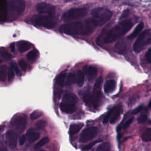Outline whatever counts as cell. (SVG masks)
I'll return each mask as SVG.
<instances>
[{"instance_id":"obj_1","label":"cell","mask_w":151,"mask_h":151,"mask_svg":"<svg viewBox=\"0 0 151 151\" xmlns=\"http://www.w3.org/2000/svg\"><path fill=\"white\" fill-rule=\"evenodd\" d=\"M61 30L64 34L70 35H87L93 32V28L88 21L84 22L77 21L63 25Z\"/></svg>"},{"instance_id":"obj_2","label":"cell","mask_w":151,"mask_h":151,"mask_svg":"<svg viewBox=\"0 0 151 151\" xmlns=\"http://www.w3.org/2000/svg\"><path fill=\"white\" fill-rule=\"evenodd\" d=\"M133 24L130 20H124L109 31L104 38L105 43H111L116 40L119 37L127 32L132 27Z\"/></svg>"},{"instance_id":"obj_3","label":"cell","mask_w":151,"mask_h":151,"mask_svg":"<svg viewBox=\"0 0 151 151\" xmlns=\"http://www.w3.org/2000/svg\"><path fill=\"white\" fill-rule=\"evenodd\" d=\"M91 22L96 27H100L108 22L112 17V12L107 8L98 7L91 11Z\"/></svg>"},{"instance_id":"obj_4","label":"cell","mask_w":151,"mask_h":151,"mask_svg":"<svg viewBox=\"0 0 151 151\" xmlns=\"http://www.w3.org/2000/svg\"><path fill=\"white\" fill-rule=\"evenodd\" d=\"M25 9L24 0H9L7 5L6 19L12 21L23 13Z\"/></svg>"},{"instance_id":"obj_5","label":"cell","mask_w":151,"mask_h":151,"mask_svg":"<svg viewBox=\"0 0 151 151\" xmlns=\"http://www.w3.org/2000/svg\"><path fill=\"white\" fill-rule=\"evenodd\" d=\"M151 44V31L146 29L142 32L133 45V51L136 52H140L146 45Z\"/></svg>"},{"instance_id":"obj_6","label":"cell","mask_w":151,"mask_h":151,"mask_svg":"<svg viewBox=\"0 0 151 151\" xmlns=\"http://www.w3.org/2000/svg\"><path fill=\"white\" fill-rule=\"evenodd\" d=\"M32 21L35 24L48 29L53 28L57 24V19L52 15H35L32 17Z\"/></svg>"},{"instance_id":"obj_7","label":"cell","mask_w":151,"mask_h":151,"mask_svg":"<svg viewBox=\"0 0 151 151\" xmlns=\"http://www.w3.org/2000/svg\"><path fill=\"white\" fill-rule=\"evenodd\" d=\"M87 11L84 8H74L66 11L63 15V19L64 21H70L81 19L84 17Z\"/></svg>"},{"instance_id":"obj_8","label":"cell","mask_w":151,"mask_h":151,"mask_svg":"<svg viewBox=\"0 0 151 151\" xmlns=\"http://www.w3.org/2000/svg\"><path fill=\"white\" fill-rule=\"evenodd\" d=\"M102 82H103V78L101 77H100L97 79L94 85L93 91L91 94V104L95 109H96L98 107L99 103L101 99V93L100 89H101Z\"/></svg>"},{"instance_id":"obj_9","label":"cell","mask_w":151,"mask_h":151,"mask_svg":"<svg viewBox=\"0 0 151 151\" xmlns=\"http://www.w3.org/2000/svg\"><path fill=\"white\" fill-rule=\"evenodd\" d=\"M27 116L25 114H21L14 117L11 120V124L19 133H21L24 130L27 124Z\"/></svg>"},{"instance_id":"obj_10","label":"cell","mask_w":151,"mask_h":151,"mask_svg":"<svg viewBox=\"0 0 151 151\" xmlns=\"http://www.w3.org/2000/svg\"><path fill=\"white\" fill-rule=\"evenodd\" d=\"M98 133V129L96 127H87L83 130L80 134L79 141L81 143H85L94 138Z\"/></svg>"},{"instance_id":"obj_11","label":"cell","mask_w":151,"mask_h":151,"mask_svg":"<svg viewBox=\"0 0 151 151\" xmlns=\"http://www.w3.org/2000/svg\"><path fill=\"white\" fill-rule=\"evenodd\" d=\"M37 9L38 12L41 14L53 15L55 12V8L53 5L45 2L38 4Z\"/></svg>"},{"instance_id":"obj_12","label":"cell","mask_w":151,"mask_h":151,"mask_svg":"<svg viewBox=\"0 0 151 151\" xmlns=\"http://www.w3.org/2000/svg\"><path fill=\"white\" fill-rule=\"evenodd\" d=\"M5 136L8 146L11 149L16 147L17 143V134L15 132L12 130H9L6 133Z\"/></svg>"},{"instance_id":"obj_13","label":"cell","mask_w":151,"mask_h":151,"mask_svg":"<svg viewBox=\"0 0 151 151\" xmlns=\"http://www.w3.org/2000/svg\"><path fill=\"white\" fill-rule=\"evenodd\" d=\"M60 109L61 111L67 114H71L74 113L76 110V107L74 103L64 101L60 103Z\"/></svg>"},{"instance_id":"obj_14","label":"cell","mask_w":151,"mask_h":151,"mask_svg":"<svg viewBox=\"0 0 151 151\" xmlns=\"http://www.w3.org/2000/svg\"><path fill=\"white\" fill-rule=\"evenodd\" d=\"M122 109L121 106H117L113 108V111L111 117L110 119V123L111 124H114L119 119L120 114L122 113Z\"/></svg>"},{"instance_id":"obj_15","label":"cell","mask_w":151,"mask_h":151,"mask_svg":"<svg viewBox=\"0 0 151 151\" xmlns=\"http://www.w3.org/2000/svg\"><path fill=\"white\" fill-rule=\"evenodd\" d=\"M86 73L87 79L89 81H92L97 75V68L93 65H90L88 67H86Z\"/></svg>"},{"instance_id":"obj_16","label":"cell","mask_w":151,"mask_h":151,"mask_svg":"<svg viewBox=\"0 0 151 151\" xmlns=\"http://www.w3.org/2000/svg\"><path fill=\"white\" fill-rule=\"evenodd\" d=\"M62 100L64 102H68L75 104L77 101L78 98L74 93L67 91L63 94Z\"/></svg>"},{"instance_id":"obj_17","label":"cell","mask_w":151,"mask_h":151,"mask_svg":"<svg viewBox=\"0 0 151 151\" xmlns=\"http://www.w3.org/2000/svg\"><path fill=\"white\" fill-rule=\"evenodd\" d=\"M116 87V83L114 80H107L104 84V91L106 93H110L113 92Z\"/></svg>"},{"instance_id":"obj_18","label":"cell","mask_w":151,"mask_h":151,"mask_svg":"<svg viewBox=\"0 0 151 151\" xmlns=\"http://www.w3.org/2000/svg\"><path fill=\"white\" fill-rule=\"evenodd\" d=\"M27 135L28 136L29 142L30 143H34L35 141H37L39 139L40 134L38 132H34V130L32 128H31L28 130L27 133Z\"/></svg>"},{"instance_id":"obj_19","label":"cell","mask_w":151,"mask_h":151,"mask_svg":"<svg viewBox=\"0 0 151 151\" xmlns=\"http://www.w3.org/2000/svg\"><path fill=\"white\" fill-rule=\"evenodd\" d=\"M84 124L83 123H73L70 126L69 128V134L71 136L76 134L83 127Z\"/></svg>"},{"instance_id":"obj_20","label":"cell","mask_w":151,"mask_h":151,"mask_svg":"<svg viewBox=\"0 0 151 151\" xmlns=\"http://www.w3.org/2000/svg\"><path fill=\"white\" fill-rule=\"evenodd\" d=\"M18 48L20 52H24L31 48V44L29 42L25 41H20L17 43Z\"/></svg>"},{"instance_id":"obj_21","label":"cell","mask_w":151,"mask_h":151,"mask_svg":"<svg viewBox=\"0 0 151 151\" xmlns=\"http://www.w3.org/2000/svg\"><path fill=\"white\" fill-rule=\"evenodd\" d=\"M143 26H144V25H143V22L139 23V24L136 26V27L134 28V29L133 31L132 32V34L129 35L128 38L132 40V39L136 37H137V36L139 35V34L141 32V31L142 30V29H143Z\"/></svg>"},{"instance_id":"obj_22","label":"cell","mask_w":151,"mask_h":151,"mask_svg":"<svg viewBox=\"0 0 151 151\" xmlns=\"http://www.w3.org/2000/svg\"><path fill=\"white\" fill-rule=\"evenodd\" d=\"M114 50L118 53H123L126 50V44L123 41L117 42L114 45Z\"/></svg>"},{"instance_id":"obj_23","label":"cell","mask_w":151,"mask_h":151,"mask_svg":"<svg viewBox=\"0 0 151 151\" xmlns=\"http://www.w3.org/2000/svg\"><path fill=\"white\" fill-rule=\"evenodd\" d=\"M84 82V75L81 70H78L76 74V83L78 87H82Z\"/></svg>"},{"instance_id":"obj_24","label":"cell","mask_w":151,"mask_h":151,"mask_svg":"<svg viewBox=\"0 0 151 151\" xmlns=\"http://www.w3.org/2000/svg\"><path fill=\"white\" fill-rule=\"evenodd\" d=\"M67 77V73L66 71H63L61 73H60L57 78H56V81L58 85H60L61 87H63L65 83V80H66Z\"/></svg>"},{"instance_id":"obj_25","label":"cell","mask_w":151,"mask_h":151,"mask_svg":"<svg viewBox=\"0 0 151 151\" xmlns=\"http://www.w3.org/2000/svg\"><path fill=\"white\" fill-rule=\"evenodd\" d=\"M76 82V75L74 73H70L67 75L65 84L67 86H70L74 84Z\"/></svg>"},{"instance_id":"obj_26","label":"cell","mask_w":151,"mask_h":151,"mask_svg":"<svg viewBox=\"0 0 151 151\" xmlns=\"http://www.w3.org/2000/svg\"><path fill=\"white\" fill-rule=\"evenodd\" d=\"M142 140L145 142H150L151 141V128L146 129L144 130L141 135Z\"/></svg>"},{"instance_id":"obj_27","label":"cell","mask_w":151,"mask_h":151,"mask_svg":"<svg viewBox=\"0 0 151 151\" xmlns=\"http://www.w3.org/2000/svg\"><path fill=\"white\" fill-rule=\"evenodd\" d=\"M1 16L2 19H3V17L5 19H6V13H7V5L6 3V0H1Z\"/></svg>"},{"instance_id":"obj_28","label":"cell","mask_w":151,"mask_h":151,"mask_svg":"<svg viewBox=\"0 0 151 151\" xmlns=\"http://www.w3.org/2000/svg\"><path fill=\"white\" fill-rule=\"evenodd\" d=\"M6 77V67L5 65H2L0 67V80L4 81Z\"/></svg>"},{"instance_id":"obj_29","label":"cell","mask_w":151,"mask_h":151,"mask_svg":"<svg viewBox=\"0 0 151 151\" xmlns=\"http://www.w3.org/2000/svg\"><path fill=\"white\" fill-rule=\"evenodd\" d=\"M48 141H49V139L48 137H44L35 145L34 148L37 149V148L41 147L43 146L44 145H45L46 143H47L48 142Z\"/></svg>"},{"instance_id":"obj_30","label":"cell","mask_w":151,"mask_h":151,"mask_svg":"<svg viewBox=\"0 0 151 151\" xmlns=\"http://www.w3.org/2000/svg\"><path fill=\"white\" fill-rule=\"evenodd\" d=\"M96 150L99 151H106L110 150V144L107 142H104L101 143V145H99L96 149Z\"/></svg>"},{"instance_id":"obj_31","label":"cell","mask_w":151,"mask_h":151,"mask_svg":"<svg viewBox=\"0 0 151 151\" xmlns=\"http://www.w3.org/2000/svg\"><path fill=\"white\" fill-rule=\"evenodd\" d=\"M83 101L84 102L88 105L91 104V94L89 91H87L86 92L84 93L83 94Z\"/></svg>"},{"instance_id":"obj_32","label":"cell","mask_w":151,"mask_h":151,"mask_svg":"<svg viewBox=\"0 0 151 151\" xmlns=\"http://www.w3.org/2000/svg\"><path fill=\"white\" fill-rule=\"evenodd\" d=\"M42 113L40 111L35 110V111H32L31 113V114H30V118L32 120H34L38 119L39 117H40L42 116Z\"/></svg>"},{"instance_id":"obj_33","label":"cell","mask_w":151,"mask_h":151,"mask_svg":"<svg viewBox=\"0 0 151 151\" xmlns=\"http://www.w3.org/2000/svg\"><path fill=\"white\" fill-rule=\"evenodd\" d=\"M37 56V52L35 50H32L29 51L27 54V58L28 60L30 61H33L34 60Z\"/></svg>"},{"instance_id":"obj_34","label":"cell","mask_w":151,"mask_h":151,"mask_svg":"<svg viewBox=\"0 0 151 151\" xmlns=\"http://www.w3.org/2000/svg\"><path fill=\"white\" fill-rule=\"evenodd\" d=\"M14 70L12 67H9L8 69V80L11 81L14 78Z\"/></svg>"},{"instance_id":"obj_35","label":"cell","mask_w":151,"mask_h":151,"mask_svg":"<svg viewBox=\"0 0 151 151\" xmlns=\"http://www.w3.org/2000/svg\"><path fill=\"white\" fill-rule=\"evenodd\" d=\"M47 123L44 120H39L36 122L35 126L38 129H42L46 126Z\"/></svg>"},{"instance_id":"obj_36","label":"cell","mask_w":151,"mask_h":151,"mask_svg":"<svg viewBox=\"0 0 151 151\" xmlns=\"http://www.w3.org/2000/svg\"><path fill=\"white\" fill-rule=\"evenodd\" d=\"M101 142V140H95L94 142H93L91 143H90L89 144L86 145L84 148L83 149V150H90V149H91L95 145H96L97 143H99Z\"/></svg>"},{"instance_id":"obj_37","label":"cell","mask_w":151,"mask_h":151,"mask_svg":"<svg viewBox=\"0 0 151 151\" xmlns=\"http://www.w3.org/2000/svg\"><path fill=\"white\" fill-rule=\"evenodd\" d=\"M11 67L13 68V70H14L15 73L17 74V76H20L21 75V71H20L19 68L18 67L17 65L16 64V63H15V62H12V63H11Z\"/></svg>"},{"instance_id":"obj_38","label":"cell","mask_w":151,"mask_h":151,"mask_svg":"<svg viewBox=\"0 0 151 151\" xmlns=\"http://www.w3.org/2000/svg\"><path fill=\"white\" fill-rule=\"evenodd\" d=\"M18 64L19 65V67H21V68L24 70V71H25L27 69V67H28V65L27 64V63L22 59L19 60L18 61Z\"/></svg>"},{"instance_id":"obj_39","label":"cell","mask_w":151,"mask_h":151,"mask_svg":"<svg viewBox=\"0 0 151 151\" xmlns=\"http://www.w3.org/2000/svg\"><path fill=\"white\" fill-rule=\"evenodd\" d=\"M1 57L4 60H9L12 58V55L7 51H3L1 53Z\"/></svg>"},{"instance_id":"obj_40","label":"cell","mask_w":151,"mask_h":151,"mask_svg":"<svg viewBox=\"0 0 151 151\" xmlns=\"http://www.w3.org/2000/svg\"><path fill=\"white\" fill-rule=\"evenodd\" d=\"M147 119V116L146 114H141L140 116H139V117L137 118V122L139 123H143L144 122H145Z\"/></svg>"},{"instance_id":"obj_41","label":"cell","mask_w":151,"mask_h":151,"mask_svg":"<svg viewBox=\"0 0 151 151\" xmlns=\"http://www.w3.org/2000/svg\"><path fill=\"white\" fill-rule=\"evenodd\" d=\"M112 111H113V109H112L111 110H110L107 113V114L105 116V117H104V118L103 119V123H107V122L109 121V119H110V117H111Z\"/></svg>"},{"instance_id":"obj_42","label":"cell","mask_w":151,"mask_h":151,"mask_svg":"<svg viewBox=\"0 0 151 151\" xmlns=\"http://www.w3.org/2000/svg\"><path fill=\"white\" fill-rule=\"evenodd\" d=\"M145 58L149 63H151V47L146 52L145 54Z\"/></svg>"},{"instance_id":"obj_43","label":"cell","mask_w":151,"mask_h":151,"mask_svg":"<svg viewBox=\"0 0 151 151\" xmlns=\"http://www.w3.org/2000/svg\"><path fill=\"white\" fill-rule=\"evenodd\" d=\"M133 117H131L129 119H128L123 124V129H127L131 124L133 122Z\"/></svg>"},{"instance_id":"obj_44","label":"cell","mask_w":151,"mask_h":151,"mask_svg":"<svg viewBox=\"0 0 151 151\" xmlns=\"http://www.w3.org/2000/svg\"><path fill=\"white\" fill-rule=\"evenodd\" d=\"M26 140V135L25 134H22L19 139V144L20 146H22L23 145L24 143H25V142Z\"/></svg>"},{"instance_id":"obj_45","label":"cell","mask_w":151,"mask_h":151,"mask_svg":"<svg viewBox=\"0 0 151 151\" xmlns=\"http://www.w3.org/2000/svg\"><path fill=\"white\" fill-rule=\"evenodd\" d=\"M143 107L142 106H140L136 107V109H134L132 111V114H136L139 113L140 111H142V110L143 109Z\"/></svg>"},{"instance_id":"obj_46","label":"cell","mask_w":151,"mask_h":151,"mask_svg":"<svg viewBox=\"0 0 151 151\" xmlns=\"http://www.w3.org/2000/svg\"><path fill=\"white\" fill-rule=\"evenodd\" d=\"M129 14V10H125V11H124L122 13V14L121 15L120 17V19H123V18L127 17L128 16Z\"/></svg>"},{"instance_id":"obj_47","label":"cell","mask_w":151,"mask_h":151,"mask_svg":"<svg viewBox=\"0 0 151 151\" xmlns=\"http://www.w3.org/2000/svg\"><path fill=\"white\" fill-rule=\"evenodd\" d=\"M9 47H10V49H11V51L13 52H14L15 51V43L14 42H12L9 45Z\"/></svg>"},{"instance_id":"obj_48","label":"cell","mask_w":151,"mask_h":151,"mask_svg":"<svg viewBox=\"0 0 151 151\" xmlns=\"http://www.w3.org/2000/svg\"><path fill=\"white\" fill-rule=\"evenodd\" d=\"M148 106L149 107H151V99H150V101H149V104H148Z\"/></svg>"}]
</instances>
